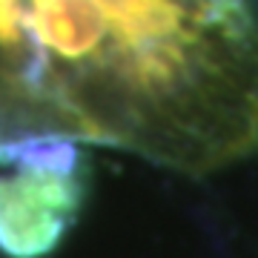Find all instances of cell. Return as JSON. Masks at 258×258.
<instances>
[{"label": "cell", "instance_id": "obj_1", "mask_svg": "<svg viewBox=\"0 0 258 258\" xmlns=\"http://www.w3.org/2000/svg\"><path fill=\"white\" fill-rule=\"evenodd\" d=\"M72 161H26L20 172L0 175V247L20 258L46 252L72 218Z\"/></svg>", "mask_w": 258, "mask_h": 258}]
</instances>
